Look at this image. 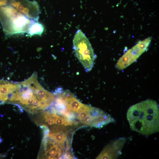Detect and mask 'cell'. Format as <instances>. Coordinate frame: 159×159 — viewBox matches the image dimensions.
<instances>
[{"mask_svg": "<svg viewBox=\"0 0 159 159\" xmlns=\"http://www.w3.org/2000/svg\"><path fill=\"white\" fill-rule=\"evenodd\" d=\"M17 87V82L0 80V105L7 103L11 94Z\"/></svg>", "mask_w": 159, "mask_h": 159, "instance_id": "52a82bcc", "label": "cell"}, {"mask_svg": "<svg viewBox=\"0 0 159 159\" xmlns=\"http://www.w3.org/2000/svg\"><path fill=\"white\" fill-rule=\"evenodd\" d=\"M65 158L67 159L73 158L72 153L69 151L66 152L65 154Z\"/></svg>", "mask_w": 159, "mask_h": 159, "instance_id": "7c38bea8", "label": "cell"}, {"mask_svg": "<svg viewBox=\"0 0 159 159\" xmlns=\"http://www.w3.org/2000/svg\"><path fill=\"white\" fill-rule=\"evenodd\" d=\"M3 141V140L0 138V143H1Z\"/></svg>", "mask_w": 159, "mask_h": 159, "instance_id": "5bb4252c", "label": "cell"}, {"mask_svg": "<svg viewBox=\"0 0 159 159\" xmlns=\"http://www.w3.org/2000/svg\"><path fill=\"white\" fill-rule=\"evenodd\" d=\"M125 141L124 137L113 140L106 146L96 158H116L121 153V150Z\"/></svg>", "mask_w": 159, "mask_h": 159, "instance_id": "8992f818", "label": "cell"}, {"mask_svg": "<svg viewBox=\"0 0 159 159\" xmlns=\"http://www.w3.org/2000/svg\"><path fill=\"white\" fill-rule=\"evenodd\" d=\"M55 123L58 125H72V122L65 118L56 115Z\"/></svg>", "mask_w": 159, "mask_h": 159, "instance_id": "8fae6325", "label": "cell"}, {"mask_svg": "<svg viewBox=\"0 0 159 159\" xmlns=\"http://www.w3.org/2000/svg\"><path fill=\"white\" fill-rule=\"evenodd\" d=\"M8 0H0V4L1 3H5L7 2Z\"/></svg>", "mask_w": 159, "mask_h": 159, "instance_id": "4fadbf2b", "label": "cell"}, {"mask_svg": "<svg viewBox=\"0 0 159 159\" xmlns=\"http://www.w3.org/2000/svg\"><path fill=\"white\" fill-rule=\"evenodd\" d=\"M152 39L151 37H148L128 50L118 60L116 68L119 70H123L136 61L146 51Z\"/></svg>", "mask_w": 159, "mask_h": 159, "instance_id": "277c9868", "label": "cell"}, {"mask_svg": "<svg viewBox=\"0 0 159 159\" xmlns=\"http://www.w3.org/2000/svg\"><path fill=\"white\" fill-rule=\"evenodd\" d=\"M65 130L54 132H49L48 135L49 137L55 141L62 150L64 149V144L67 137V133Z\"/></svg>", "mask_w": 159, "mask_h": 159, "instance_id": "9c48e42d", "label": "cell"}, {"mask_svg": "<svg viewBox=\"0 0 159 159\" xmlns=\"http://www.w3.org/2000/svg\"><path fill=\"white\" fill-rule=\"evenodd\" d=\"M44 29L43 25L37 21L33 20L29 27L26 36L31 37L34 35H41Z\"/></svg>", "mask_w": 159, "mask_h": 159, "instance_id": "30bf717a", "label": "cell"}, {"mask_svg": "<svg viewBox=\"0 0 159 159\" xmlns=\"http://www.w3.org/2000/svg\"><path fill=\"white\" fill-rule=\"evenodd\" d=\"M127 118L130 129L144 135L159 131V108L155 101L147 99L131 106Z\"/></svg>", "mask_w": 159, "mask_h": 159, "instance_id": "6da1fadb", "label": "cell"}, {"mask_svg": "<svg viewBox=\"0 0 159 159\" xmlns=\"http://www.w3.org/2000/svg\"><path fill=\"white\" fill-rule=\"evenodd\" d=\"M8 2L29 19L38 21L40 11L39 6L36 1L27 0H8Z\"/></svg>", "mask_w": 159, "mask_h": 159, "instance_id": "5b68a950", "label": "cell"}, {"mask_svg": "<svg viewBox=\"0 0 159 159\" xmlns=\"http://www.w3.org/2000/svg\"><path fill=\"white\" fill-rule=\"evenodd\" d=\"M0 21L7 35L27 33L33 21L10 4L0 6Z\"/></svg>", "mask_w": 159, "mask_h": 159, "instance_id": "7a4b0ae2", "label": "cell"}, {"mask_svg": "<svg viewBox=\"0 0 159 159\" xmlns=\"http://www.w3.org/2000/svg\"><path fill=\"white\" fill-rule=\"evenodd\" d=\"M73 42L77 58L86 71H90L93 66L96 55L89 40L80 29L76 32Z\"/></svg>", "mask_w": 159, "mask_h": 159, "instance_id": "3957f363", "label": "cell"}, {"mask_svg": "<svg viewBox=\"0 0 159 159\" xmlns=\"http://www.w3.org/2000/svg\"><path fill=\"white\" fill-rule=\"evenodd\" d=\"M55 142L51 140L46 139L42 143L44 149L45 150L44 153V158L47 159H57L61 154V149Z\"/></svg>", "mask_w": 159, "mask_h": 159, "instance_id": "ba28073f", "label": "cell"}]
</instances>
